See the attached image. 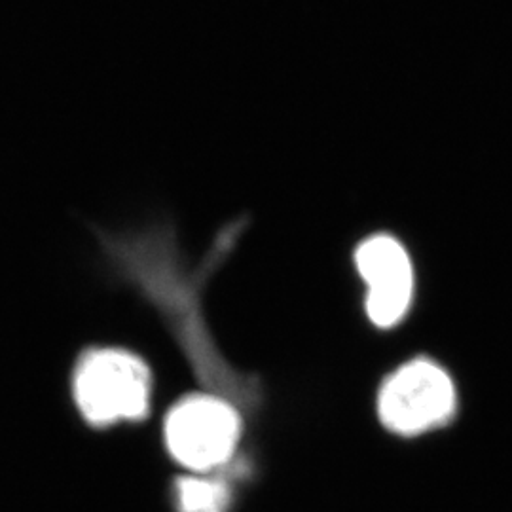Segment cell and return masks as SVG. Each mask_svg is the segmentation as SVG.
Instances as JSON below:
<instances>
[{"mask_svg": "<svg viewBox=\"0 0 512 512\" xmlns=\"http://www.w3.org/2000/svg\"><path fill=\"white\" fill-rule=\"evenodd\" d=\"M73 393L82 416L92 425L139 420L148 410L150 372L128 351L97 349L76 366Z\"/></svg>", "mask_w": 512, "mask_h": 512, "instance_id": "1", "label": "cell"}, {"mask_svg": "<svg viewBox=\"0 0 512 512\" xmlns=\"http://www.w3.org/2000/svg\"><path fill=\"white\" fill-rule=\"evenodd\" d=\"M456 385L437 363L416 359L387 378L378 414L385 427L399 435H420L444 425L456 412Z\"/></svg>", "mask_w": 512, "mask_h": 512, "instance_id": "2", "label": "cell"}, {"mask_svg": "<svg viewBox=\"0 0 512 512\" xmlns=\"http://www.w3.org/2000/svg\"><path fill=\"white\" fill-rule=\"evenodd\" d=\"M239 416L215 397H188L165 420V444L171 456L196 473L226 463L238 444Z\"/></svg>", "mask_w": 512, "mask_h": 512, "instance_id": "3", "label": "cell"}, {"mask_svg": "<svg viewBox=\"0 0 512 512\" xmlns=\"http://www.w3.org/2000/svg\"><path fill=\"white\" fill-rule=\"evenodd\" d=\"M365 279L366 311L376 327H393L406 315L414 294V270L403 245L391 236H374L355 253Z\"/></svg>", "mask_w": 512, "mask_h": 512, "instance_id": "4", "label": "cell"}, {"mask_svg": "<svg viewBox=\"0 0 512 512\" xmlns=\"http://www.w3.org/2000/svg\"><path fill=\"white\" fill-rule=\"evenodd\" d=\"M175 492L179 512H226L230 505V490L220 480L188 476L177 482Z\"/></svg>", "mask_w": 512, "mask_h": 512, "instance_id": "5", "label": "cell"}]
</instances>
